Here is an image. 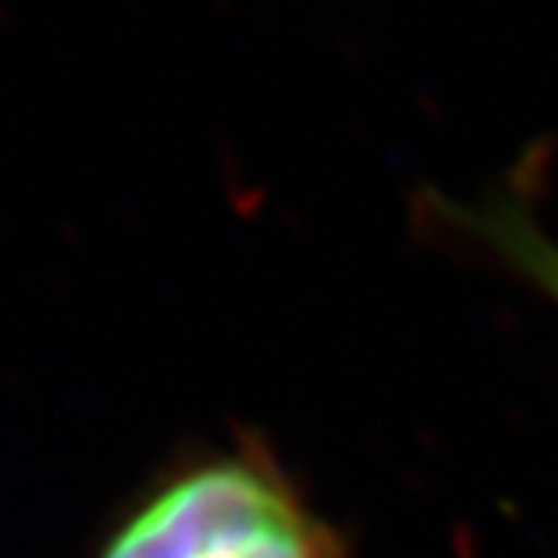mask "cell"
Listing matches in <instances>:
<instances>
[{
	"mask_svg": "<svg viewBox=\"0 0 558 558\" xmlns=\"http://www.w3.org/2000/svg\"><path fill=\"white\" fill-rule=\"evenodd\" d=\"M95 558H344V544L269 446L232 439L156 472Z\"/></svg>",
	"mask_w": 558,
	"mask_h": 558,
	"instance_id": "1",
	"label": "cell"
},
{
	"mask_svg": "<svg viewBox=\"0 0 558 558\" xmlns=\"http://www.w3.org/2000/svg\"><path fill=\"white\" fill-rule=\"evenodd\" d=\"M417 218L446 229L453 240H468L494 254L508 272L526 279L537 294L558 305V243L519 196L497 193L464 204V199L424 189L417 196Z\"/></svg>",
	"mask_w": 558,
	"mask_h": 558,
	"instance_id": "2",
	"label": "cell"
}]
</instances>
